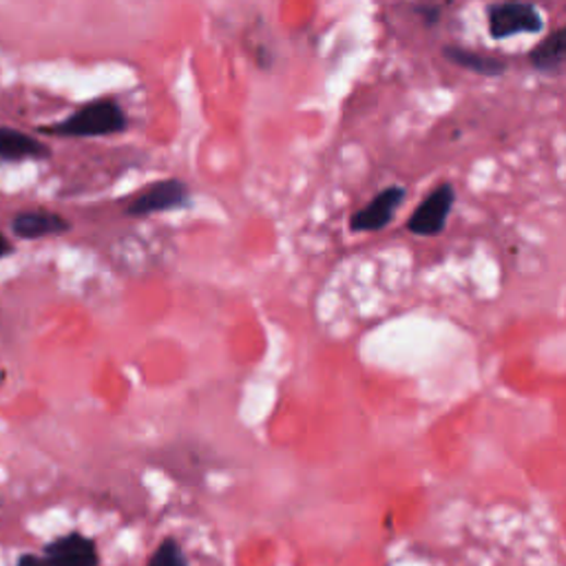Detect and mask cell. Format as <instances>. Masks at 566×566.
<instances>
[{
	"mask_svg": "<svg viewBox=\"0 0 566 566\" xmlns=\"http://www.w3.org/2000/svg\"><path fill=\"white\" fill-rule=\"evenodd\" d=\"M127 129V116L114 101H98L82 107L69 120L54 127L51 133L64 138H101Z\"/></svg>",
	"mask_w": 566,
	"mask_h": 566,
	"instance_id": "6da1fadb",
	"label": "cell"
},
{
	"mask_svg": "<svg viewBox=\"0 0 566 566\" xmlns=\"http://www.w3.org/2000/svg\"><path fill=\"white\" fill-rule=\"evenodd\" d=\"M16 566H101V553L96 542L73 531L45 544L40 555L23 553Z\"/></svg>",
	"mask_w": 566,
	"mask_h": 566,
	"instance_id": "7a4b0ae2",
	"label": "cell"
},
{
	"mask_svg": "<svg viewBox=\"0 0 566 566\" xmlns=\"http://www.w3.org/2000/svg\"><path fill=\"white\" fill-rule=\"evenodd\" d=\"M490 34L496 40L518 34H538L544 27V19L531 3H498L490 8Z\"/></svg>",
	"mask_w": 566,
	"mask_h": 566,
	"instance_id": "3957f363",
	"label": "cell"
},
{
	"mask_svg": "<svg viewBox=\"0 0 566 566\" xmlns=\"http://www.w3.org/2000/svg\"><path fill=\"white\" fill-rule=\"evenodd\" d=\"M456 202V193L451 184H440L436 191H432L418 209L412 213L408 222V231L418 237H436L445 231L447 217Z\"/></svg>",
	"mask_w": 566,
	"mask_h": 566,
	"instance_id": "277c9868",
	"label": "cell"
},
{
	"mask_svg": "<svg viewBox=\"0 0 566 566\" xmlns=\"http://www.w3.org/2000/svg\"><path fill=\"white\" fill-rule=\"evenodd\" d=\"M191 204V193L184 181L179 179H164L157 184H151L144 193H140L127 209L131 217H144L151 213H166L186 209Z\"/></svg>",
	"mask_w": 566,
	"mask_h": 566,
	"instance_id": "5b68a950",
	"label": "cell"
},
{
	"mask_svg": "<svg viewBox=\"0 0 566 566\" xmlns=\"http://www.w3.org/2000/svg\"><path fill=\"white\" fill-rule=\"evenodd\" d=\"M403 200H405V188H401V186L386 188V191L376 196L365 209H361L358 213H354L350 217V228L354 233L384 231L394 220Z\"/></svg>",
	"mask_w": 566,
	"mask_h": 566,
	"instance_id": "8992f818",
	"label": "cell"
},
{
	"mask_svg": "<svg viewBox=\"0 0 566 566\" xmlns=\"http://www.w3.org/2000/svg\"><path fill=\"white\" fill-rule=\"evenodd\" d=\"M566 58V30L553 32L546 40H542L531 54L529 62L540 73H555L564 67Z\"/></svg>",
	"mask_w": 566,
	"mask_h": 566,
	"instance_id": "52a82bcc",
	"label": "cell"
},
{
	"mask_svg": "<svg viewBox=\"0 0 566 566\" xmlns=\"http://www.w3.org/2000/svg\"><path fill=\"white\" fill-rule=\"evenodd\" d=\"M64 231H69L67 220L54 213H23L14 220V233L25 239L60 235Z\"/></svg>",
	"mask_w": 566,
	"mask_h": 566,
	"instance_id": "ba28073f",
	"label": "cell"
},
{
	"mask_svg": "<svg viewBox=\"0 0 566 566\" xmlns=\"http://www.w3.org/2000/svg\"><path fill=\"white\" fill-rule=\"evenodd\" d=\"M45 155L47 149L38 140L14 129H0V162H16Z\"/></svg>",
	"mask_w": 566,
	"mask_h": 566,
	"instance_id": "9c48e42d",
	"label": "cell"
},
{
	"mask_svg": "<svg viewBox=\"0 0 566 566\" xmlns=\"http://www.w3.org/2000/svg\"><path fill=\"white\" fill-rule=\"evenodd\" d=\"M443 54L449 62H453V64H458L467 71L485 75V78H496V75H503L507 71V64L500 58H492V56H485V54L467 51V49H460V47H447Z\"/></svg>",
	"mask_w": 566,
	"mask_h": 566,
	"instance_id": "30bf717a",
	"label": "cell"
},
{
	"mask_svg": "<svg viewBox=\"0 0 566 566\" xmlns=\"http://www.w3.org/2000/svg\"><path fill=\"white\" fill-rule=\"evenodd\" d=\"M146 566H188L181 544L175 538H166L157 544Z\"/></svg>",
	"mask_w": 566,
	"mask_h": 566,
	"instance_id": "8fae6325",
	"label": "cell"
},
{
	"mask_svg": "<svg viewBox=\"0 0 566 566\" xmlns=\"http://www.w3.org/2000/svg\"><path fill=\"white\" fill-rule=\"evenodd\" d=\"M10 250H12L10 241L5 239V235H3V233H0V257H3V255H8Z\"/></svg>",
	"mask_w": 566,
	"mask_h": 566,
	"instance_id": "7c38bea8",
	"label": "cell"
}]
</instances>
